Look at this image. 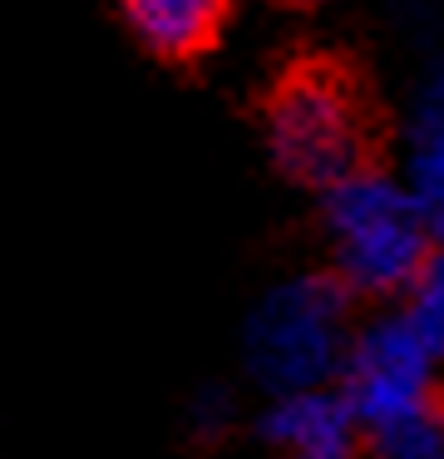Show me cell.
Here are the masks:
<instances>
[{"label": "cell", "instance_id": "cell-1", "mask_svg": "<svg viewBox=\"0 0 444 459\" xmlns=\"http://www.w3.org/2000/svg\"><path fill=\"white\" fill-rule=\"evenodd\" d=\"M257 119L276 173L296 188L335 198L390 173V104L370 65L345 45H306L276 60L257 90Z\"/></svg>", "mask_w": 444, "mask_h": 459}, {"label": "cell", "instance_id": "cell-2", "mask_svg": "<svg viewBox=\"0 0 444 459\" xmlns=\"http://www.w3.org/2000/svg\"><path fill=\"white\" fill-rule=\"evenodd\" d=\"M331 228L341 267L335 277L355 297H390L434 272L444 257L434 228L410 198H400L385 183H361L331 198Z\"/></svg>", "mask_w": 444, "mask_h": 459}, {"label": "cell", "instance_id": "cell-3", "mask_svg": "<svg viewBox=\"0 0 444 459\" xmlns=\"http://www.w3.org/2000/svg\"><path fill=\"white\" fill-rule=\"evenodd\" d=\"M355 291L341 277H311L276 291L266 311L252 321V366L262 380L282 390H306L341 356V316Z\"/></svg>", "mask_w": 444, "mask_h": 459}, {"label": "cell", "instance_id": "cell-4", "mask_svg": "<svg viewBox=\"0 0 444 459\" xmlns=\"http://www.w3.org/2000/svg\"><path fill=\"white\" fill-rule=\"evenodd\" d=\"M430 366V351L420 346L410 321H390V326L370 331L361 346L351 351V366H345V400L361 420L380 425V420L410 410L414 400L430 390L424 380Z\"/></svg>", "mask_w": 444, "mask_h": 459}, {"label": "cell", "instance_id": "cell-5", "mask_svg": "<svg viewBox=\"0 0 444 459\" xmlns=\"http://www.w3.org/2000/svg\"><path fill=\"white\" fill-rule=\"evenodd\" d=\"M118 21L168 70H193L222 45L237 0H114Z\"/></svg>", "mask_w": 444, "mask_h": 459}, {"label": "cell", "instance_id": "cell-6", "mask_svg": "<svg viewBox=\"0 0 444 459\" xmlns=\"http://www.w3.org/2000/svg\"><path fill=\"white\" fill-rule=\"evenodd\" d=\"M266 439L282 459H355L361 449V415L345 395H301L282 400L266 415Z\"/></svg>", "mask_w": 444, "mask_h": 459}, {"label": "cell", "instance_id": "cell-7", "mask_svg": "<svg viewBox=\"0 0 444 459\" xmlns=\"http://www.w3.org/2000/svg\"><path fill=\"white\" fill-rule=\"evenodd\" d=\"M370 449L380 459H444V385H430L410 410L370 425Z\"/></svg>", "mask_w": 444, "mask_h": 459}, {"label": "cell", "instance_id": "cell-8", "mask_svg": "<svg viewBox=\"0 0 444 459\" xmlns=\"http://www.w3.org/2000/svg\"><path fill=\"white\" fill-rule=\"evenodd\" d=\"M405 321L414 326V336H420V346L430 351V356H444V257L434 262V272L420 281V301H414V311Z\"/></svg>", "mask_w": 444, "mask_h": 459}]
</instances>
